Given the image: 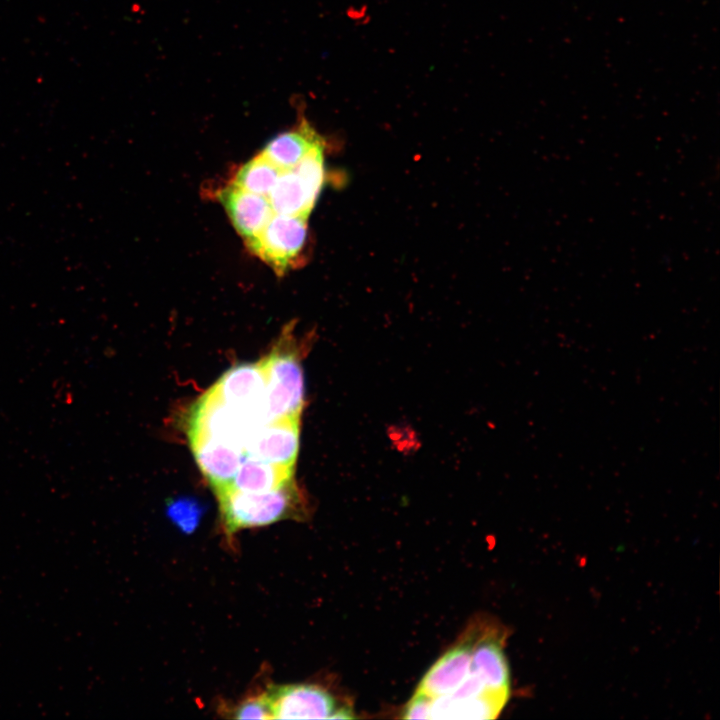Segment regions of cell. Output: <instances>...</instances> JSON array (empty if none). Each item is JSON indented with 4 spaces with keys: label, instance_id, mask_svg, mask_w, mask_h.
I'll list each match as a JSON object with an SVG mask.
<instances>
[{
    "label": "cell",
    "instance_id": "cell-11",
    "mask_svg": "<svg viewBox=\"0 0 720 720\" xmlns=\"http://www.w3.org/2000/svg\"><path fill=\"white\" fill-rule=\"evenodd\" d=\"M322 142V136L302 116L296 126L271 139L261 153L282 171L289 170Z\"/></svg>",
    "mask_w": 720,
    "mask_h": 720
},
{
    "label": "cell",
    "instance_id": "cell-4",
    "mask_svg": "<svg viewBox=\"0 0 720 720\" xmlns=\"http://www.w3.org/2000/svg\"><path fill=\"white\" fill-rule=\"evenodd\" d=\"M507 636L508 631L500 624H480L469 673L482 683L485 690L510 697V670L504 653Z\"/></svg>",
    "mask_w": 720,
    "mask_h": 720
},
{
    "label": "cell",
    "instance_id": "cell-5",
    "mask_svg": "<svg viewBox=\"0 0 720 720\" xmlns=\"http://www.w3.org/2000/svg\"><path fill=\"white\" fill-rule=\"evenodd\" d=\"M300 417H283L256 427L242 446V461L254 459L295 467L299 450Z\"/></svg>",
    "mask_w": 720,
    "mask_h": 720
},
{
    "label": "cell",
    "instance_id": "cell-2",
    "mask_svg": "<svg viewBox=\"0 0 720 720\" xmlns=\"http://www.w3.org/2000/svg\"><path fill=\"white\" fill-rule=\"evenodd\" d=\"M306 344H297L293 328L283 330L273 349L260 360L265 377V411L268 421L300 417L304 406L301 364Z\"/></svg>",
    "mask_w": 720,
    "mask_h": 720
},
{
    "label": "cell",
    "instance_id": "cell-3",
    "mask_svg": "<svg viewBox=\"0 0 720 720\" xmlns=\"http://www.w3.org/2000/svg\"><path fill=\"white\" fill-rule=\"evenodd\" d=\"M307 218L274 213L247 247L278 275L284 274L302 251Z\"/></svg>",
    "mask_w": 720,
    "mask_h": 720
},
{
    "label": "cell",
    "instance_id": "cell-1",
    "mask_svg": "<svg viewBox=\"0 0 720 720\" xmlns=\"http://www.w3.org/2000/svg\"><path fill=\"white\" fill-rule=\"evenodd\" d=\"M216 496L227 534L280 520L301 518L305 514L304 499L294 478L270 491L244 492L228 489L216 493Z\"/></svg>",
    "mask_w": 720,
    "mask_h": 720
},
{
    "label": "cell",
    "instance_id": "cell-6",
    "mask_svg": "<svg viewBox=\"0 0 720 720\" xmlns=\"http://www.w3.org/2000/svg\"><path fill=\"white\" fill-rule=\"evenodd\" d=\"M266 377L260 361L226 371L211 388L226 405L269 422L265 411Z\"/></svg>",
    "mask_w": 720,
    "mask_h": 720
},
{
    "label": "cell",
    "instance_id": "cell-12",
    "mask_svg": "<svg viewBox=\"0 0 720 720\" xmlns=\"http://www.w3.org/2000/svg\"><path fill=\"white\" fill-rule=\"evenodd\" d=\"M510 697L484 692L475 697L455 700L448 694L433 698L431 719H495Z\"/></svg>",
    "mask_w": 720,
    "mask_h": 720
},
{
    "label": "cell",
    "instance_id": "cell-13",
    "mask_svg": "<svg viewBox=\"0 0 720 720\" xmlns=\"http://www.w3.org/2000/svg\"><path fill=\"white\" fill-rule=\"evenodd\" d=\"M267 198L274 213L305 218L316 203L293 169L281 171Z\"/></svg>",
    "mask_w": 720,
    "mask_h": 720
},
{
    "label": "cell",
    "instance_id": "cell-15",
    "mask_svg": "<svg viewBox=\"0 0 720 720\" xmlns=\"http://www.w3.org/2000/svg\"><path fill=\"white\" fill-rule=\"evenodd\" d=\"M281 171L260 153L241 166L232 184L246 191L267 196L275 185Z\"/></svg>",
    "mask_w": 720,
    "mask_h": 720
},
{
    "label": "cell",
    "instance_id": "cell-8",
    "mask_svg": "<svg viewBox=\"0 0 720 720\" xmlns=\"http://www.w3.org/2000/svg\"><path fill=\"white\" fill-rule=\"evenodd\" d=\"M479 625H473L457 644L431 666L419 683L417 691L436 698L450 694L465 680L469 674Z\"/></svg>",
    "mask_w": 720,
    "mask_h": 720
},
{
    "label": "cell",
    "instance_id": "cell-10",
    "mask_svg": "<svg viewBox=\"0 0 720 720\" xmlns=\"http://www.w3.org/2000/svg\"><path fill=\"white\" fill-rule=\"evenodd\" d=\"M218 198L246 243L262 231L274 214L267 196L246 191L232 183L219 192Z\"/></svg>",
    "mask_w": 720,
    "mask_h": 720
},
{
    "label": "cell",
    "instance_id": "cell-16",
    "mask_svg": "<svg viewBox=\"0 0 720 720\" xmlns=\"http://www.w3.org/2000/svg\"><path fill=\"white\" fill-rule=\"evenodd\" d=\"M201 505L192 498H180L168 507V515L183 529L191 530L201 516Z\"/></svg>",
    "mask_w": 720,
    "mask_h": 720
},
{
    "label": "cell",
    "instance_id": "cell-7",
    "mask_svg": "<svg viewBox=\"0 0 720 720\" xmlns=\"http://www.w3.org/2000/svg\"><path fill=\"white\" fill-rule=\"evenodd\" d=\"M267 695L273 719H326L337 708L332 695L314 685L275 687Z\"/></svg>",
    "mask_w": 720,
    "mask_h": 720
},
{
    "label": "cell",
    "instance_id": "cell-18",
    "mask_svg": "<svg viewBox=\"0 0 720 720\" xmlns=\"http://www.w3.org/2000/svg\"><path fill=\"white\" fill-rule=\"evenodd\" d=\"M433 698L416 691L403 711L404 719H431V705Z\"/></svg>",
    "mask_w": 720,
    "mask_h": 720
},
{
    "label": "cell",
    "instance_id": "cell-17",
    "mask_svg": "<svg viewBox=\"0 0 720 720\" xmlns=\"http://www.w3.org/2000/svg\"><path fill=\"white\" fill-rule=\"evenodd\" d=\"M237 719H273L267 693L246 699L235 710Z\"/></svg>",
    "mask_w": 720,
    "mask_h": 720
},
{
    "label": "cell",
    "instance_id": "cell-14",
    "mask_svg": "<svg viewBox=\"0 0 720 720\" xmlns=\"http://www.w3.org/2000/svg\"><path fill=\"white\" fill-rule=\"evenodd\" d=\"M293 478L294 467L245 459L241 462L229 489L265 492L277 489Z\"/></svg>",
    "mask_w": 720,
    "mask_h": 720
},
{
    "label": "cell",
    "instance_id": "cell-9",
    "mask_svg": "<svg viewBox=\"0 0 720 720\" xmlns=\"http://www.w3.org/2000/svg\"><path fill=\"white\" fill-rule=\"evenodd\" d=\"M195 460L216 493L230 488L242 462V454L232 444L209 436H189Z\"/></svg>",
    "mask_w": 720,
    "mask_h": 720
}]
</instances>
